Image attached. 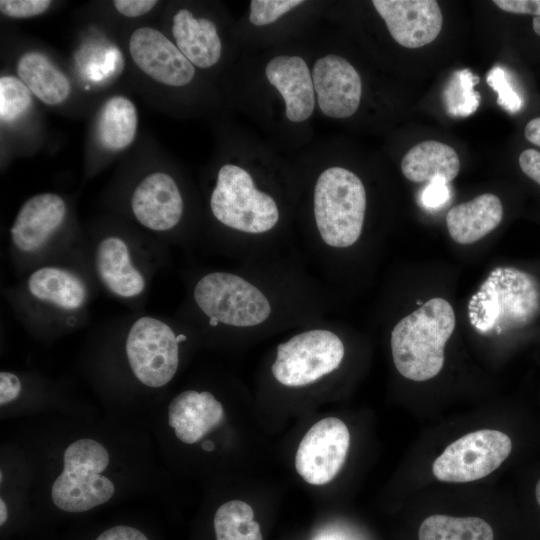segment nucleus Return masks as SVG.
<instances>
[{
  "mask_svg": "<svg viewBox=\"0 0 540 540\" xmlns=\"http://www.w3.org/2000/svg\"><path fill=\"white\" fill-rule=\"evenodd\" d=\"M455 313L443 298H433L401 319L391 333L398 372L413 381L435 377L444 364V348L455 329Z\"/></svg>",
  "mask_w": 540,
  "mask_h": 540,
  "instance_id": "obj_1",
  "label": "nucleus"
},
{
  "mask_svg": "<svg viewBox=\"0 0 540 540\" xmlns=\"http://www.w3.org/2000/svg\"><path fill=\"white\" fill-rule=\"evenodd\" d=\"M540 313V289L527 272L498 267L468 303L470 323L482 333L528 326Z\"/></svg>",
  "mask_w": 540,
  "mask_h": 540,
  "instance_id": "obj_2",
  "label": "nucleus"
},
{
  "mask_svg": "<svg viewBox=\"0 0 540 540\" xmlns=\"http://www.w3.org/2000/svg\"><path fill=\"white\" fill-rule=\"evenodd\" d=\"M365 211L366 191L356 174L338 166L320 174L314 190V215L327 245H353L361 235Z\"/></svg>",
  "mask_w": 540,
  "mask_h": 540,
  "instance_id": "obj_3",
  "label": "nucleus"
},
{
  "mask_svg": "<svg viewBox=\"0 0 540 540\" xmlns=\"http://www.w3.org/2000/svg\"><path fill=\"white\" fill-rule=\"evenodd\" d=\"M64 468L52 484L51 498L61 510L84 512L106 503L115 487L101 473L109 464L106 448L93 439H79L64 452Z\"/></svg>",
  "mask_w": 540,
  "mask_h": 540,
  "instance_id": "obj_4",
  "label": "nucleus"
},
{
  "mask_svg": "<svg viewBox=\"0 0 540 540\" xmlns=\"http://www.w3.org/2000/svg\"><path fill=\"white\" fill-rule=\"evenodd\" d=\"M210 206L219 222L245 233L267 232L279 219L275 200L255 187L248 171L233 164L220 168Z\"/></svg>",
  "mask_w": 540,
  "mask_h": 540,
  "instance_id": "obj_5",
  "label": "nucleus"
},
{
  "mask_svg": "<svg viewBox=\"0 0 540 540\" xmlns=\"http://www.w3.org/2000/svg\"><path fill=\"white\" fill-rule=\"evenodd\" d=\"M198 307L214 323L251 327L263 323L271 313L266 296L244 278L226 272H213L195 286Z\"/></svg>",
  "mask_w": 540,
  "mask_h": 540,
  "instance_id": "obj_6",
  "label": "nucleus"
},
{
  "mask_svg": "<svg viewBox=\"0 0 540 540\" xmlns=\"http://www.w3.org/2000/svg\"><path fill=\"white\" fill-rule=\"evenodd\" d=\"M344 353L343 342L335 333L305 331L278 345L272 374L282 385L305 386L336 370Z\"/></svg>",
  "mask_w": 540,
  "mask_h": 540,
  "instance_id": "obj_7",
  "label": "nucleus"
},
{
  "mask_svg": "<svg viewBox=\"0 0 540 540\" xmlns=\"http://www.w3.org/2000/svg\"><path fill=\"white\" fill-rule=\"evenodd\" d=\"M511 450L507 434L492 429L474 431L449 444L433 462L432 472L443 482L475 481L495 471Z\"/></svg>",
  "mask_w": 540,
  "mask_h": 540,
  "instance_id": "obj_8",
  "label": "nucleus"
},
{
  "mask_svg": "<svg viewBox=\"0 0 540 540\" xmlns=\"http://www.w3.org/2000/svg\"><path fill=\"white\" fill-rule=\"evenodd\" d=\"M178 337L166 323L141 317L131 326L125 344L130 368L146 386L158 388L174 377L179 364Z\"/></svg>",
  "mask_w": 540,
  "mask_h": 540,
  "instance_id": "obj_9",
  "label": "nucleus"
},
{
  "mask_svg": "<svg viewBox=\"0 0 540 540\" xmlns=\"http://www.w3.org/2000/svg\"><path fill=\"white\" fill-rule=\"evenodd\" d=\"M350 433L335 417L316 422L301 439L295 455L298 474L311 485H324L340 471L347 457Z\"/></svg>",
  "mask_w": 540,
  "mask_h": 540,
  "instance_id": "obj_10",
  "label": "nucleus"
},
{
  "mask_svg": "<svg viewBox=\"0 0 540 540\" xmlns=\"http://www.w3.org/2000/svg\"><path fill=\"white\" fill-rule=\"evenodd\" d=\"M130 55L137 67L151 79L168 86H184L195 68L160 31L152 27L136 29L129 40Z\"/></svg>",
  "mask_w": 540,
  "mask_h": 540,
  "instance_id": "obj_11",
  "label": "nucleus"
},
{
  "mask_svg": "<svg viewBox=\"0 0 540 540\" xmlns=\"http://www.w3.org/2000/svg\"><path fill=\"white\" fill-rule=\"evenodd\" d=\"M393 39L403 47L419 48L439 35L443 16L434 0H373Z\"/></svg>",
  "mask_w": 540,
  "mask_h": 540,
  "instance_id": "obj_12",
  "label": "nucleus"
},
{
  "mask_svg": "<svg viewBox=\"0 0 540 540\" xmlns=\"http://www.w3.org/2000/svg\"><path fill=\"white\" fill-rule=\"evenodd\" d=\"M312 80L321 111L333 118H347L358 109L362 93L361 78L343 57L329 54L318 59Z\"/></svg>",
  "mask_w": 540,
  "mask_h": 540,
  "instance_id": "obj_13",
  "label": "nucleus"
},
{
  "mask_svg": "<svg viewBox=\"0 0 540 540\" xmlns=\"http://www.w3.org/2000/svg\"><path fill=\"white\" fill-rule=\"evenodd\" d=\"M131 208L137 221L144 227L166 231L180 221L183 201L175 180L164 172H154L136 186Z\"/></svg>",
  "mask_w": 540,
  "mask_h": 540,
  "instance_id": "obj_14",
  "label": "nucleus"
},
{
  "mask_svg": "<svg viewBox=\"0 0 540 540\" xmlns=\"http://www.w3.org/2000/svg\"><path fill=\"white\" fill-rule=\"evenodd\" d=\"M66 214L64 200L54 193H42L28 199L11 227V240L22 252L41 248L62 224Z\"/></svg>",
  "mask_w": 540,
  "mask_h": 540,
  "instance_id": "obj_15",
  "label": "nucleus"
},
{
  "mask_svg": "<svg viewBox=\"0 0 540 540\" xmlns=\"http://www.w3.org/2000/svg\"><path fill=\"white\" fill-rule=\"evenodd\" d=\"M266 77L286 104V117L302 122L313 113L315 89L306 62L297 56H277L266 66Z\"/></svg>",
  "mask_w": 540,
  "mask_h": 540,
  "instance_id": "obj_16",
  "label": "nucleus"
},
{
  "mask_svg": "<svg viewBox=\"0 0 540 540\" xmlns=\"http://www.w3.org/2000/svg\"><path fill=\"white\" fill-rule=\"evenodd\" d=\"M224 418L222 404L207 391L187 390L169 404V425L183 443L193 444L217 427Z\"/></svg>",
  "mask_w": 540,
  "mask_h": 540,
  "instance_id": "obj_17",
  "label": "nucleus"
},
{
  "mask_svg": "<svg viewBox=\"0 0 540 540\" xmlns=\"http://www.w3.org/2000/svg\"><path fill=\"white\" fill-rule=\"evenodd\" d=\"M503 206L491 193L452 207L446 216L451 238L459 244H471L492 232L501 223Z\"/></svg>",
  "mask_w": 540,
  "mask_h": 540,
  "instance_id": "obj_18",
  "label": "nucleus"
},
{
  "mask_svg": "<svg viewBox=\"0 0 540 540\" xmlns=\"http://www.w3.org/2000/svg\"><path fill=\"white\" fill-rule=\"evenodd\" d=\"M172 34L177 47L193 66L209 68L221 57V41L214 23L195 18L187 9L173 17Z\"/></svg>",
  "mask_w": 540,
  "mask_h": 540,
  "instance_id": "obj_19",
  "label": "nucleus"
},
{
  "mask_svg": "<svg viewBox=\"0 0 540 540\" xmlns=\"http://www.w3.org/2000/svg\"><path fill=\"white\" fill-rule=\"evenodd\" d=\"M96 269L103 284L120 297H135L145 288L144 277L133 266L126 243L118 237H107L99 243Z\"/></svg>",
  "mask_w": 540,
  "mask_h": 540,
  "instance_id": "obj_20",
  "label": "nucleus"
},
{
  "mask_svg": "<svg viewBox=\"0 0 540 540\" xmlns=\"http://www.w3.org/2000/svg\"><path fill=\"white\" fill-rule=\"evenodd\" d=\"M401 170L412 182L431 181L441 177L449 183L460 171V159L451 146L435 140H426L405 154L401 161Z\"/></svg>",
  "mask_w": 540,
  "mask_h": 540,
  "instance_id": "obj_21",
  "label": "nucleus"
},
{
  "mask_svg": "<svg viewBox=\"0 0 540 540\" xmlns=\"http://www.w3.org/2000/svg\"><path fill=\"white\" fill-rule=\"evenodd\" d=\"M19 79L47 105H58L70 94V82L44 54L31 51L18 60Z\"/></svg>",
  "mask_w": 540,
  "mask_h": 540,
  "instance_id": "obj_22",
  "label": "nucleus"
},
{
  "mask_svg": "<svg viewBox=\"0 0 540 540\" xmlns=\"http://www.w3.org/2000/svg\"><path fill=\"white\" fill-rule=\"evenodd\" d=\"M28 289L36 299L65 310L80 308L87 295L86 286L78 276L57 267L34 271L28 279Z\"/></svg>",
  "mask_w": 540,
  "mask_h": 540,
  "instance_id": "obj_23",
  "label": "nucleus"
},
{
  "mask_svg": "<svg viewBox=\"0 0 540 540\" xmlns=\"http://www.w3.org/2000/svg\"><path fill=\"white\" fill-rule=\"evenodd\" d=\"M137 126L138 114L133 102L124 96L111 97L98 118L100 143L110 151L123 150L133 142Z\"/></svg>",
  "mask_w": 540,
  "mask_h": 540,
  "instance_id": "obj_24",
  "label": "nucleus"
},
{
  "mask_svg": "<svg viewBox=\"0 0 540 540\" xmlns=\"http://www.w3.org/2000/svg\"><path fill=\"white\" fill-rule=\"evenodd\" d=\"M419 540H494L491 526L478 517L432 515L420 525Z\"/></svg>",
  "mask_w": 540,
  "mask_h": 540,
  "instance_id": "obj_25",
  "label": "nucleus"
},
{
  "mask_svg": "<svg viewBox=\"0 0 540 540\" xmlns=\"http://www.w3.org/2000/svg\"><path fill=\"white\" fill-rule=\"evenodd\" d=\"M216 540H262L252 507L241 500L222 504L214 515Z\"/></svg>",
  "mask_w": 540,
  "mask_h": 540,
  "instance_id": "obj_26",
  "label": "nucleus"
},
{
  "mask_svg": "<svg viewBox=\"0 0 540 540\" xmlns=\"http://www.w3.org/2000/svg\"><path fill=\"white\" fill-rule=\"evenodd\" d=\"M479 78L469 69L456 71L450 78L444 101L447 112L452 116L466 117L474 113L480 103V95L474 90Z\"/></svg>",
  "mask_w": 540,
  "mask_h": 540,
  "instance_id": "obj_27",
  "label": "nucleus"
},
{
  "mask_svg": "<svg viewBox=\"0 0 540 540\" xmlns=\"http://www.w3.org/2000/svg\"><path fill=\"white\" fill-rule=\"evenodd\" d=\"M29 88L13 76L0 78V119L2 124L15 122L31 107Z\"/></svg>",
  "mask_w": 540,
  "mask_h": 540,
  "instance_id": "obj_28",
  "label": "nucleus"
},
{
  "mask_svg": "<svg viewBox=\"0 0 540 540\" xmlns=\"http://www.w3.org/2000/svg\"><path fill=\"white\" fill-rule=\"evenodd\" d=\"M302 3L301 0H253L249 20L256 26L267 25Z\"/></svg>",
  "mask_w": 540,
  "mask_h": 540,
  "instance_id": "obj_29",
  "label": "nucleus"
},
{
  "mask_svg": "<svg viewBox=\"0 0 540 540\" xmlns=\"http://www.w3.org/2000/svg\"><path fill=\"white\" fill-rule=\"evenodd\" d=\"M488 85L497 92V103L505 110L515 113L522 107V99L510 84L507 73L500 67H493L486 76Z\"/></svg>",
  "mask_w": 540,
  "mask_h": 540,
  "instance_id": "obj_30",
  "label": "nucleus"
},
{
  "mask_svg": "<svg viewBox=\"0 0 540 540\" xmlns=\"http://www.w3.org/2000/svg\"><path fill=\"white\" fill-rule=\"evenodd\" d=\"M49 0H1L0 11L12 18H28L44 13L50 6Z\"/></svg>",
  "mask_w": 540,
  "mask_h": 540,
  "instance_id": "obj_31",
  "label": "nucleus"
},
{
  "mask_svg": "<svg viewBox=\"0 0 540 540\" xmlns=\"http://www.w3.org/2000/svg\"><path fill=\"white\" fill-rule=\"evenodd\" d=\"M450 198L448 182L436 177L429 181V184L421 193V202L427 208H437L444 205Z\"/></svg>",
  "mask_w": 540,
  "mask_h": 540,
  "instance_id": "obj_32",
  "label": "nucleus"
},
{
  "mask_svg": "<svg viewBox=\"0 0 540 540\" xmlns=\"http://www.w3.org/2000/svg\"><path fill=\"white\" fill-rule=\"evenodd\" d=\"M493 3L505 12L540 16V0H494Z\"/></svg>",
  "mask_w": 540,
  "mask_h": 540,
  "instance_id": "obj_33",
  "label": "nucleus"
},
{
  "mask_svg": "<svg viewBox=\"0 0 540 540\" xmlns=\"http://www.w3.org/2000/svg\"><path fill=\"white\" fill-rule=\"evenodd\" d=\"M157 4L155 0H116L114 6L116 10L130 18L139 17L150 10H152Z\"/></svg>",
  "mask_w": 540,
  "mask_h": 540,
  "instance_id": "obj_34",
  "label": "nucleus"
},
{
  "mask_svg": "<svg viewBox=\"0 0 540 540\" xmlns=\"http://www.w3.org/2000/svg\"><path fill=\"white\" fill-rule=\"evenodd\" d=\"M21 392L19 378L10 372L0 373V404L5 405L15 400Z\"/></svg>",
  "mask_w": 540,
  "mask_h": 540,
  "instance_id": "obj_35",
  "label": "nucleus"
},
{
  "mask_svg": "<svg viewBox=\"0 0 540 540\" xmlns=\"http://www.w3.org/2000/svg\"><path fill=\"white\" fill-rule=\"evenodd\" d=\"M521 170L536 183L540 184V152L526 149L519 155Z\"/></svg>",
  "mask_w": 540,
  "mask_h": 540,
  "instance_id": "obj_36",
  "label": "nucleus"
},
{
  "mask_svg": "<svg viewBox=\"0 0 540 540\" xmlns=\"http://www.w3.org/2000/svg\"><path fill=\"white\" fill-rule=\"evenodd\" d=\"M96 540H148V538L136 528L114 526L101 533Z\"/></svg>",
  "mask_w": 540,
  "mask_h": 540,
  "instance_id": "obj_37",
  "label": "nucleus"
},
{
  "mask_svg": "<svg viewBox=\"0 0 540 540\" xmlns=\"http://www.w3.org/2000/svg\"><path fill=\"white\" fill-rule=\"evenodd\" d=\"M524 135L530 143L540 147V117L533 118L526 124Z\"/></svg>",
  "mask_w": 540,
  "mask_h": 540,
  "instance_id": "obj_38",
  "label": "nucleus"
},
{
  "mask_svg": "<svg viewBox=\"0 0 540 540\" xmlns=\"http://www.w3.org/2000/svg\"><path fill=\"white\" fill-rule=\"evenodd\" d=\"M8 517V510L4 500L0 499V525H4Z\"/></svg>",
  "mask_w": 540,
  "mask_h": 540,
  "instance_id": "obj_39",
  "label": "nucleus"
},
{
  "mask_svg": "<svg viewBox=\"0 0 540 540\" xmlns=\"http://www.w3.org/2000/svg\"><path fill=\"white\" fill-rule=\"evenodd\" d=\"M533 29L540 36V16H535L533 19Z\"/></svg>",
  "mask_w": 540,
  "mask_h": 540,
  "instance_id": "obj_40",
  "label": "nucleus"
},
{
  "mask_svg": "<svg viewBox=\"0 0 540 540\" xmlns=\"http://www.w3.org/2000/svg\"><path fill=\"white\" fill-rule=\"evenodd\" d=\"M202 446L205 451H212L214 449L213 442L209 440L205 441Z\"/></svg>",
  "mask_w": 540,
  "mask_h": 540,
  "instance_id": "obj_41",
  "label": "nucleus"
},
{
  "mask_svg": "<svg viewBox=\"0 0 540 540\" xmlns=\"http://www.w3.org/2000/svg\"><path fill=\"white\" fill-rule=\"evenodd\" d=\"M535 496H536V500L540 506V479L538 480L537 484H536V487H535Z\"/></svg>",
  "mask_w": 540,
  "mask_h": 540,
  "instance_id": "obj_42",
  "label": "nucleus"
},
{
  "mask_svg": "<svg viewBox=\"0 0 540 540\" xmlns=\"http://www.w3.org/2000/svg\"><path fill=\"white\" fill-rule=\"evenodd\" d=\"M320 540H338V539H336L334 537L332 538L330 536H326V537L321 538Z\"/></svg>",
  "mask_w": 540,
  "mask_h": 540,
  "instance_id": "obj_43",
  "label": "nucleus"
}]
</instances>
